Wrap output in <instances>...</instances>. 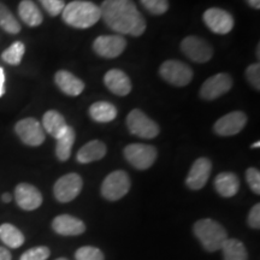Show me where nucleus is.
<instances>
[{
	"instance_id": "5701e85b",
	"label": "nucleus",
	"mask_w": 260,
	"mask_h": 260,
	"mask_svg": "<svg viewBox=\"0 0 260 260\" xmlns=\"http://www.w3.org/2000/svg\"><path fill=\"white\" fill-rule=\"evenodd\" d=\"M18 15L29 27H38L42 23L44 17L40 9L31 0H22L18 5Z\"/></svg>"
},
{
	"instance_id": "412c9836",
	"label": "nucleus",
	"mask_w": 260,
	"mask_h": 260,
	"mask_svg": "<svg viewBox=\"0 0 260 260\" xmlns=\"http://www.w3.org/2000/svg\"><path fill=\"white\" fill-rule=\"evenodd\" d=\"M42 128L54 139H58L67 130L69 125L65 118L56 110H50L42 117Z\"/></svg>"
},
{
	"instance_id": "2f4dec72",
	"label": "nucleus",
	"mask_w": 260,
	"mask_h": 260,
	"mask_svg": "<svg viewBox=\"0 0 260 260\" xmlns=\"http://www.w3.org/2000/svg\"><path fill=\"white\" fill-rule=\"evenodd\" d=\"M50 254L51 251L48 247H34V248H30L27 252H24L19 260H47Z\"/></svg>"
},
{
	"instance_id": "4c0bfd02",
	"label": "nucleus",
	"mask_w": 260,
	"mask_h": 260,
	"mask_svg": "<svg viewBox=\"0 0 260 260\" xmlns=\"http://www.w3.org/2000/svg\"><path fill=\"white\" fill-rule=\"evenodd\" d=\"M0 260H11V253L4 247H0Z\"/></svg>"
},
{
	"instance_id": "dca6fc26",
	"label": "nucleus",
	"mask_w": 260,
	"mask_h": 260,
	"mask_svg": "<svg viewBox=\"0 0 260 260\" xmlns=\"http://www.w3.org/2000/svg\"><path fill=\"white\" fill-rule=\"evenodd\" d=\"M211 170H212V164H211L210 159H197L193 162V165H191L189 174L187 176V186L193 190L201 189L206 184L207 180H209Z\"/></svg>"
},
{
	"instance_id": "39448f33",
	"label": "nucleus",
	"mask_w": 260,
	"mask_h": 260,
	"mask_svg": "<svg viewBox=\"0 0 260 260\" xmlns=\"http://www.w3.org/2000/svg\"><path fill=\"white\" fill-rule=\"evenodd\" d=\"M160 76L168 83L176 87H184L193 79V70L186 63L180 60H167L159 69Z\"/></svg>"
},
{
	"instance_id": "393cba45",
	"label": "nucleus",
	"mask_w": 260,
	"mask_h": 260,
	"mask_svg": "<svg viewBox=\"0 0 260 260\" xmlns=\"http://www.w3.org/2000/svg\"><path fill=\"white\" fill-rule=\"evenodd\" d=\"M0 240L10 248H18L24 243V235L15 225L4 223L0 225Z\"/></svg>"
},
{
	"instance_id": "f704fd0d",
	"label": "nucleus",
	"mask_w": 260,
	"mask_h": 260,
	"mask_svg": "<svg viewBox=\"0 0 260 260\" xmlns=\"http://www.w3.org/2000/svg\"><path fill=\"white\" fill-rule=\"evenodd\" d=\"M246 77L256 90L260 89V65L258 63L249 65L247 68Z\"/></svg>"
},
{
	"instance_id": "1a4fd4ad",
	"label": "nucleus",
	"mask_w": 260,
	"mask_h": 260,
	"mask_svg": "<svg viewBox=\"0 0 260 260\" xmlns=\"http://www.w3.org/2000/svg\"><path fill=\"white\" fill-rule=\"evenodd\" d=\"M83 181L80 175L71 172L61 176L53 187V193L59 203H70L81 193Z\"/></svg>"
},
{
	"instance_id": "72a5a7b5",
	"label": "nucleus",
	"mask_w": 260,
	"mask_h": 260,
	"mask_svg": "<svg viewBox=\"0 0 260 260\" xmlns=\"http://www.w3.org/2000/svg\"><path fill=\"white\" fill-rule=\"evenodd\" d=\"M246 178L248 182V186L251 187L253 193L256 195L260 194V172L254 168H249L246 171Z\"/></svg>"
},
{
	"instance_id": "79ce46f5",
	"label": "nucleus",
	"mask_w": 260,
	"mask_h": 260,
	"mask_svg": "<svg viewBox=\"0 0 260 260\" xmlns=\"http://www.w3.org/2000/svg\"><path fill=\"white\" fill-rule=\"evenodd\" d=\"M56 260H68L67 258H58V259H56Z\"/></svg>"
},
{
	"instance_id": "f03ea898",
	"label": "nucleus",
	"mask_w": 260,
	"mask_h": 260,
	"mask_svg": "<svg viewBox=\"0 0 260 260\" xmlns=\"http://www.w3.org/2000/svg\"><path fill=\"white\" fill-rule=\"evenodd\" d=\"M63 21L70 27L86 29L92 27L102 18L100 6L86 0H74L65 5L61 12Z\"/></svg>"
},
{
	"instance_id": "4468645a",
	"label": "nucleus",
	"mask_w": 260,
	"mask_h": 260,
	"mask_svg": "<svg viewBox=\"0 0 260 260\" xmlns=\"http://www.w3.org/2000/svg\"><path fill=\"white\" fill-rule=\"evenodd\" d=\"M247 124V116L242 111H233L214 123L213 130L217 135L234 136L239 134Z\"/></svg>"
},
{
	"instance_id": "c756f323",
	"label": "nucleus",
	"mask_w": 260,
	"mask_h": 260,
	"mask_svg": "<svg viewBox=\"0 0 260 260\" xmlns=\"http://www.w3.org/2000/svg\"><path fill=\"white\" fill-rule=\"evenodd\" d=\"M76 260H104V254L99 248L92 246L81 247L75 253Z\"/></svg>"
},
{
	"instance_id": "a211bd4d",
	"label": "nucleus",
	"mask_w": 260,
	"mask_h": 260,
	"mask_svg": "<svg viewBox=\"0 0 260 260\" xmlns=\"http://www.w3.org/2000/svg\"><path fill=\"white\" fill-rule=\"evenodd\" d=\"M52 228L57 234L63 236L81 235L86 230V225L82 220L70 214H60L52 222Z\"/></svg>"
},
{
	"instance_id": "7ed1b4c3",
	"label": "nucleus",
	"mask_w": 260,
	"mask_h": 260,
	"mask_svg": "<svg viewBox=\"0 0 260 260\" xmlns=\"http://www.w3.org/2000/svg\"><path fill=\"white\" fill-rule=\"evenodd\" d=\"M194 234L207 252H216L222 248L228 240L226 230L216 220L205 218L194 224Z\"/></svg>"
},
{
	"instance_id": "423d86ee",
	"label": "nucleus",
	"mask_w": 260,
	"mask_h": 260,
	"mask_svg": "<svg viewBox=\"0 0 260 260\" xmlns=\"http://www.w3.org/2000/svg\"><path fill=\"white\" fill-rule=\"evenodd\" d=\"M130 189V178L125 171L117 170L107 175L102 184V194L106 200L122 199Z\"/></svg>"
},
{
	"instance_id": "a19ab883",
	"label": "nucleus",
	"mask_w": 260,
	"mask_h": 260,
	"mask_svg": "<svg viewBox=\"0 0 260 260\" xmlns=\"http://www.w3.org/2000/svg\"><path fill=\"white\" fill-rule=\"evenodd\" d=\"M259 146H260V142L259 141L258 142H254V144L252 145V148H258Z\"/></svg>"
},
{
	"instance_id": "473e14b6",
	"label": "nucleus",
	"mask_w": 260,
	"mask_h": 260,
	"mask_svg": "<svg viewBox=\"0 0 260 260\" xmlns=\"http://www.w3.org/2000/svg\"><path fill=\"white\" fill-rule=\"evenodd\" d=\"M39 2L52 17L60 15L65 8L64 0H39Z\"/></svg>"
},
{
	"instance_id": "f257e3e1",
	"label": "nucleus",
	"mask_w": 260,
	"mask_h": 260,
	"mask_svg": "<svg viewBox=\"0 0 260 260\" xmlns=\"http://www.w3.org/2000/svg\"><path fill=\"white\" fill-rule=\"evenodd\" d=\"M106 25L121 35L140 37L146 30V21L133 0H105L100 8Z\"/></svg>"
},
{
	"instance_id": "20e7f679",
	"label": "nucleus",
	"mask_w": 260,
	"mask_h": 260,
	"mask_svg": "<svg viewBox=\"0 0 260 260\" xmlns=\"http://www.w3.org/2000/svg\"><path fill=\"white\" fill-rule=\"evenodd\" d=\"M126 126L133 135L141 139H154L159 134V125L142 112L135 109L126 116Z\"/></svg>"
},
{
	"instance_id": "bb28decb",
	"label": "nucleus",
	"mask_w": 260,
	"mask_h": 260,
	"mask_svg": "<svg viewBox=\"0 0 260 260\" xmlns=\"http://www.w3.org/2000/svg\"><path fill=\"white\" fill-rule=\"evenodd\" d=\"M220 249L224 260H247L246 247L240 240L228 239Z\"/></svg>"
},
{
	"instance_id": "0eeeda50",
	"label": "nucleus",
	"mask_w": 260,
	"mask_h": 260,
	"mask_svg": "<svg viewBox=\"0 0 260 260\" xmlns=\"http://www.w3.org/2000/svg\"><path fill=\"white\" fill-rule=\"evenodd\" d=\"M157 148L151 145L132 144L124 148V157L138 170H146L154 164Z\"/></svg>"
},
{
	"instance_id": "9d476101",
	"label": "nucleus",
	"mask_w": 260,
	"mask_h": 260,
	"mask_svg": "<svg viewBox=\"0 0 260 260\" xmlns=\"http://www.w3.org/2000/svg\"><path fill=\"white\" fill-rule=\"evenodd\" d=\"M126 41L122 35H102L93 42V50L98 56L112 59L124 52Z\"/></svg>"
},
{
	"instance_id": "2eb2a0df",
	"label": "nucleus",
	"mask_w": 260,
	"mask_h": 260,
	"mask_svg": "<svg viewBox=\"0 0 260 260\" xmlns=\"http://www.w3.org/2000/svg\"><path fill=\"white\" fill-rule=\"evenodd\" d=\"M15 200L22 210L34 211L41 206L42 195L32 184L19 183L15 188Z\"/></svg>"
},
{
	"instance_id": "cd10ccee",
	"label": "nucleus",
	"mask_w": 260,
	"mask_h": 260,
	"mask_svg": "<svg viewBox=\"0 0 260 260\" xmlns=\"http://www.w3.org/2000/svg\"><path fill=\"white\" fill-rule=\"evenodd\" d=\"M0 28L9 34H18L21 24L6 5L0 3Z\"/></svg>"
},
{
	"instance_id": "f8f14e48",
	"label": "nucleus",
	"mask_w": 260,
	"mask_h": 260,
	"mask_svg": "<svg viewBox=\"0 0 260 260\" xmlns=\"http://www.w3.org/2000/svg\"><path fill=\"white\" fill-rule=\"evenodd\" d=\"M181 51L195 63H207L213 56L212 47L204 39L198 37H187L181 42Z\"/></svg>"
},
{
	"instance_id": "6ab92c4d",
	"label": "nucleus",
	"mask_w": 260,
	"mask_h": 260,
	"mask_svg": "<svg viewBox=\"0 0 260 260\" xmlns=\"http://www.w3.org/2000/svg\"><path fill=\"white\" fill-rule=\"evenodd\" d=\"M56 84L59 87L61 92L70 96H77L83 92L84 82L77 79L74 74L69 73L67 70L57 71L56 76H54Z\"/></svg>"
},
{
	"instance_id": "6e6552de",
	"label": "nucleus",
	"mask_w": 260,
	"mask_h": 260,
	"mask_svg": "<svg viewBox=\"0 0 260 260\" xmlns=\"http://www.w3.org/2000/svg\"><path fill=\"white\" fill-rule=\"evenodd\" d=\"M15 133L24 145L31 146V147H38L42 145L46 139L41 123L31 117L21 119L16 123Z\"/></svg>"
},
{
	"instance_id": "aec40b11",
	"label": "nucleus",
	"mask_w": 260,
	"mask_h": 260,
	"mask_svg": "<svg viewBox=\"0 0 260 260\" xmlns=\"http://www.w3.org/2000/svg\"><path fill=\"white\" fill-rule=\"evenodd\" d=\"M107 149L105 144H103L99 140L87 142L82 148L77 152L76 159L81 164H88V162L100 160L105 157Z\"/></svg>"
},
{
	"instance_id": "e433bc0d",
	"label": "nucleus",
	"mask_w": 260,
	"mask_h": 260,
	"mask_svg": "<svg viewBox=\"0 0 260 260\" xmlns=\"http://www.w3.org/2000/svg\"><path fill=\"white\" fill-rule=\"evenodd\" d=\"M5 93V71L0 67V98Z\"/></svg>"
},
{
	"instance_id": "7c9ffc66",
	"label": "nucleus",
	"mask_w": 260,
	"mask_h": 260,
	"mask_svg": "<svg viewBox=\"0 0 260 260\" xmlns=\"http://www.w3.org/2000/svg\"><path fill=\"white\" fill-rule=\"evenodd\" d=\"M141 4L152 15H162L169 10L168 0H141Z\"/></svg>"
},
{
	"instance_id": "c85d7f7f",
	"label": "nucleus",
	"mask_w": 260,
	"mask_h": 260,
	"mask_svg": "<svg viewBox=\"0 0 260 260\" xmlns=\"http://www.w3.org/2000/svg\"><path fill=\"white\" fill-rule=\"evenodd\" d=\"M25 46L23 42L16 41L3 52L2 59L10 65H18L23 59Z\"/></svg>"
},
{
	"instance_id": "b1692460",
	"label": "nucleus",
	"mask_w": 260,
	"mask_h": 260,
	"mask_svg": "<svg viewBox=\"0 0 260 260\" xmlns=\"http://www.w3.org/2000/svg\"><path fill=\"white\" fill-rule=\"evenodd\" d=\"M89 116L98 123H109L117 117V109L111 103L96 102L89 107Z\"/></svg>"
},
{
	"instance_id": "ddd939ff",
	"label": "nucleus",
	"mask_w": 260,
	"mask_h": 260,
	"mask_svg": "<svg viewBox=\"0 0 260 260\" xmlns=\"http://www.w3.org/2000/svg\"><path fill=\"white\" fill-rule=\"evenodd\" d=\"M204 22L210 30L219 35H225L234 28V17L225 10L211 8L204 12Z\"/></svg>"
},
{
	"instance_id": "f3484780",
	"label": "nucleus",
	"mask_w": 260,
	"mask_h": 260,
	"mask_svg": "<svg viewBox=\"0 0 260 260\" xmlns=\"http://www.w3.org/2000/svg\"><path fill=\"white\" fill-rule=\"evenodd\" d=\"M104 82L110 92L119 96L128 95L133 88L128 75L118 69L107 71L104 76Z\"/></svg>"
},
{
	"instance_id": "4be33fe9",
	"label": "nucleus",
	"mask_w": 260,
	"mask_h": 260,
	"mask_svg": "<svg viewBox=\"0 0 260 260\" xmlns=\"http://www.w3.org/2000/svg\"><path fill=\"white\" fill-rule=\"evenodd\" d=\"M214 187L223 198H232L239 191V177L233 172H220L214 180Z\"/></svg>"
},
{
	"instance_id": "58836bf2",
	"label": "nucleus",
	"mask_w": 260,
	"mask_h": 260,
	"mask_svg": "<svg viewBox=\"0 0 260 260\" xmlns=\"http://www.w3.org/2000/svg\"><path fill=\"white\" fill-rule=\"evenodd\" d=\"M246 2L248 3V5L251 6V8L256 10L260 9V0H246Z\"/></svg>"
},
{
	"instance_id": "c9c22d12",
	"label": "nucleus",
	"mask_w": 260,
	"mask_h": 260,
	"mask_svg": "<svg viewBox=\"0 0 260 260\" xmlns=\"http://www.w3.org/2000/svg\"><path fill=\"white\" fill-rule=\"evenodd\" d=\"M248 225L253 228V229H259L260 228V205L255 204L254 206L252 207V210L249 211L248 214Z\"/></svg>"
},
{
	"instance_id": "ea45409f",
	"label": "nucleus",
	"mask_w": 260,
	"mask_h": 260,
	"mask_svg": "<svg viewBox=\"0 0 260 260\" xmlns=\"http://www.w3.org/2000/svg\"><path fill=\"white\" fill-rule=\"evenodd\" d=\"M2 200L4 201V203H6V204L10 203V201L12 200V197H11V194H10V193H4V194L2 195Z\"/></svg>"
},
{
	"instance_id": "9b49d317",
	"label": "nucleus",
	"mask_w": 260,
	"mask_h": 260,
	"mask_svg": "<svg viewBox=\"0 0 260 260\" xmlns=\"http://www.w3.org/2000/svg\"><path fill=\"white\" fill-rule=\"evenodd\" d=\"M233 87V79L229 74L219 73L211 76L203 83L200 88V96L204 100H214L229 92Z\"/></svg>"
},
{
	"instance_id": "a878e982",
	"label": "nucleus",
	"mask_w": 260,
	"mask_h": 260,
	"mask_svg": "<svg viewBox=\"0 0 260 260\" xmlns=\"http://www.w3.org/2000/svg\"><path fill=\"white\" fill-rule=\"evenodd\" d=\"M57 140L56 155L60 161H67L71 155V148L75 142V130L68 126L67 130Z\"/></svg>"
}]
</instances>
